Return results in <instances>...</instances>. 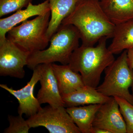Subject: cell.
Returning a JSON list of instances; mask_svg holds the SVG:
<instances>
[{
  "label": "cell",
  "instance_id": "obj_5",
  "mask_svg": "<svg viewBox=\"0 0 133 133\" xmlns=\"http://www.w3.org/2000/svg\"><path fill=\"white\" fill-rule=\"evenodd\" d=\"M103 83L96 88L108 97H119L133 104V95L129 88L133 84V71L129 65L127 50L105 69Z\"/></svg>",
  "mask_w": 133,
  "mask_h": 133
},
{
  "label": "cell",
  "instance_id": "obj_21",
  "mask_svg": "<svg viewBox=\"0 0 133 133\" xmlns=\"http://www.w3.org/2000/svg\"><path fill=\"white\" fill-rule=\"evenodd\" d=\"M127 56L129 65L133 71V48L127 50Z\"/></svg>",
  "mask_w": 133,
  "mask_h": 133
},
{
  "label": "cell",
  "instance_id": "obj_9",
  "mask_svg": "<svg viewBox=\"0 0 133 133\" xmlns=\"http://www.w3.org/2000/svg\"><path fill=\"white\" fill-rule=\"evenodd\" d=\"M92 125L108 130L111 133H127L125 122L118 104L114 97L101 105Z\"/></svg>",
  "mask_w": 133,
  "mask_h": 133
},
{
  "label": "cell",
  "instance_id": "obj_7",
  "mask_svg": "<svg viewBox=\"0 0 133 133\" xmlns=\"http://www.w3.org/2000/svg\"><path fill=\"white\" fill-rule=\"evenodd\" d=\"M29 55L7 37L0 41V76L23 78Z\"/></svg>",
  "mask_w": 133,
  "mask_h": 133
},
{
  "label": "cell",
  "instance_id": "obj_22",
  "mask_svg": "<svg viewBox=\"0 0 133 133\" xmlns=\"http://www.w3.org/2000/svg\"><path fill=\"white\" fill-rule=\"evenodd\" d=\"M91 133H111V132L104 129L93 127Z\"/></svg>",
  "mask_w": 133,
  "mask_h": 133
},
{
  "label": "cell",
  "instance_id": "obj_19",
  "mask_svg": "<svg viewBox=\"0 0 133 133\" xmlns=\"http://www.w3.org/2000/svg\"><path fill=\"white\" fill-rule=\"evenodd\" d=\"M8 120L9 126L4 130V133H28L30 127L27 120L22 115L14 116L9 115Z\"/></svg>",
  "mask_w": 133,
  "mask_h": 133
},
{
  "label": "cell",
  "instance_id": "obj_15",
  "mask_svg": "<svg viewBox=\"0 0 133 133\" xmlns=\"http://www.w3.org/2000/svg\"><path fill=\"white\" fill-rule=\"evenodd\" d=\"M51 17L47 31L50 40L58 30L62 22L73 11L80 0H49Z\"/></svg>",
  "mask_w": 133,
  "mask_h": 133
},
{
  "label": "cell",
  "instance_id": "obj_23",
  "mask_svg": "<svg viewBox=\"0 0 133 133\" xmlns=\"http://www.w3.org/2000/svg\"><path fill=\"white\" fill-rule=\"evenodd\" d=\"M131 90H132V94L133 95V84L132 85V87H131Z\"/></svg>",
  "mask_w": 133,
  "mask_h": 133
},
{
  "label": "cell",
  "instance_id": "obj_4",
  "mask_svg": "<svg viewBox=\"0 0 133 133\" xmlns=\"http://www.w3.org/2000/svg\"><path fill=\"white\" fill-rule=\"evenodd\" d=\"M51 12L26 20L8 32L7 37L22 50L30 54L47 48L50 39L47 31Z\"/></svg>",
  "mask_w": 133,
  "mask_h": 133
},
{
  "label": "cell",
  "instance_id": "obj_14",
  "mask_svg": "<svg viewBox=\"0 0 133 133\" xmlns=\"http://www.w3.org/2000/svg\"><path fill=\"white\" fill-rule=\"evenodd\" d=\"M102 9L115 25L133 19V0H100Z\"/></svg>",
  "mask_w": 133,
  "mask_h": 133
},
{
  "label": "cell",
  "instance_id": "obj_8",
  "mask_svg": "<svg viewBox=\"0 0 133 133\" xmlns=\"http://www.w3.org/2000/svg\"><path fill=\"white\" fill-rule=\"evenodd\" d=\"M33 71L30 80L25 86L19 90H15L4 84H0L1 88L7 91L18 100V113L19 115L25 114L30 117L36 114L42 108L41 104L34 95L35 86L41 78L40 65L36 66Z\"/></svg>",
  "mask_w": 133,
  "mask_h": 133
},
{
  "label": "cell",
  "instance_id": "obj_16",
  "mask_svg": "<svg viewBox=\"0 0 133 133\" xmlns=\"http://www.w3.org/2000/svg\"><path fill=\"white\" fill-rule=\"evenodd\" d=\"M100 104L72 107L66 108V111L82 133H91L93 122Z\"/></svg>",
  "mask_w": 133,
  "mask_h": 133
},
{
  "label": "cell",
  "instance_id": "obj_10",
  "mask_svg": "<svg viewBox=\"0 0 133 133\" xmlns=\"http://www.w3.org/2000/svg\"><path fill=\"white\" fill-rule=\"evenodd\" d=\"M41 88L37 98L41 104H48L53 107H64V102L59 91L52 64H40Z\"/></svg>",
  "mask_w": 133,
  "mask_h": 133
},
{
  "label": "cell",
  "instance_id": "obj_13",
  "mask_svg": "<svg viewBox=\"0 0 133 133\" xmlns=\"http://www.w3.org/2000/svg\"><path fill=\"white\" fill-rule=\"evenodd\" d=\"M52 64L62 96L85 85L80 73L72 70L69 65Z\"/></svg>",
  "mask_w": 133,
  "mask_h": 133
},
{
  "label": "cell",
  "instance_id": "obj_12",
  "mask_svg": "<svg viewBox=\"0 0 133 133\" xmlns=\"http://www.w3.org/2000/svg\"><path fill=\"white\" fill-rule=\"evenodd\" d=\"M62 97L65 107L102 104L109 101L112 97L103 95L96 88L87 85L73 92L62 95Z\"/></svg>",
  "mask_w": 133,
  "mask_h": 133
},
{
  "label": "cell",
  "instance_id": "obj_20",
  "mask_svg": "<svg viewBox=\"0 0 133 133\" xmlns=\"http://www.w3.org/2000/svg\"><path fill=\"white\" fill-rule=\"evenodd\" d=\"M32 0H0V17L27 7Z\"/></svg>",
  "mask_w": 133,
  "mask_h": 133
},
{
  "label": "cell",
  "instance_id": "obj_18",
  "mask_svg": "<svg viewBox=\"0 0 133 133\" xmlns=\"http://www.w3.org/2000/svg\"><path fill=\"white\" fill-rule=\"evenodd\" d=\"M125 122L127 133H133V104L122 98L114 97Z\"/></svg>",
  "mask_w": 133,
  "mask_h": 133
},
{
  "label": "cell",
  "instance_id": "obj_3",
  "mask_svg": "<svg viewBox=\"0 0 133 133\" xmlns=\"http://www.w3.org/2000/svg\"><path fill=\"white\" fill-rule=\"evenodd\" d=\"M79 32L71 24H61L50 38L49 48L30 53L27 66L33 70L38 65L59 62L69 64L72 53L79 47Z\"/></svg>",
  "mask_w": 133,
  "mask_h": 133
},
{
  "label": "cell",
  "instance_id": "obj_2",
  "mask_svg": "<svg viewBox=\"0 0 133 133\" xmlns=\"http://www.w3.org/2000/svg\"><path fill=\"white\" fill-rule=\"evenodd\" d=\"M108 39L106 37L101 38L95 46L82 44L71 55L68 65L80 73L85 85L97 88L102 72L115 60L107 47Z\"/></svg>",
  "mask_w": 133,
  "mask_h": 133
},
{
  "label": "cell",
  "instance_id": "obj_11",
  "mask_svg": "<svg viewBox=\"0 0 133 133\" xmlns=\"http://www.w3.org/2000/svg\"><path fill=\"white\" fill-rule=\"evenodd\" d=\"M50 11L49 0L38 5L30 2L26 9L19 10L15 13L6 18L0 19V41L6 38L8 32L16 25L34 16L44 14Z\"/></svg>",
  "mask_w": 133,
  "mask_h": 133
},
{
  "label": "cell",
  "instance_id": "obj_24",
  "mask_svg": "<svg viewBox=\"0 0 133 133\" xmlns=\"http://www.w3.org/2000/svg\"></svg>",
  "mask_w": 133,
  "mask_h": 133
},
{
  "label": "cell",
  "instance_id": "obj_1",
  "mask_svg": "<svg viewBox=\"0 0 133 133\" xmlns=\"http://www.w3.org/2000/svg\"><path fill=\"white\" fill-rule=\"evenodd\" d=\"M62 24L75 26L82 44L88 46H94L104 37L112 38L115 27L102 9L100 0H80Z\"/></svg>",
  "mask_w": 133,
  "mask_h": 133
},
{
  "label": "cell",
  "instance_id": "obj_6",
  "mask_svg": "<svg viewBox=\"0 0 133 133\" xmlns=\"http://www.w3.org/2000/svg\"><path fill=\"white\" fill-rule=\"evenodd\" d=\"M64 107H42L27 120L30 128L44 127L50 133H81Z\"/></svg>",
  "mask_w": 133,
  "mask_h": 133
},
{
  "label": "cell",
  "instance_id": "obj_17",
  "mask_svg": "<svg viewBox=\"0 0 133 133\" xmlns=\"http://www.w3.org/2000/svg\"><path fill=\"white\" fill-rule=\"evenodd\" d=\"M108 48L114 55L133 48V19L115 25L112 41Z\"/></svg>",
  "mask_w": 133,
  "mask_h": 133
}]
</instances>
